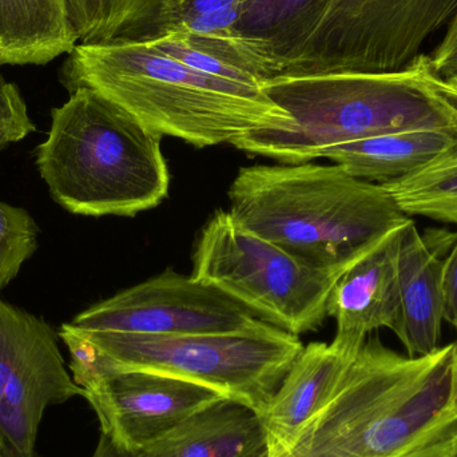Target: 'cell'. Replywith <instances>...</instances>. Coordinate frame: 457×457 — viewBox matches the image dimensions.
<instances>
[{"mask_svg":"<svg viewBox=\"0 0 457 457\" xmlns=\"http://www.w3.org/2000/svg\"><path fill=\"white\" fill-rule=\"evenodd\" d=\"M439 86L443 94L457 96V75H455V77L448 78V79H439Z\"/></svg>","mask_w":457,"mask_h":457,"instance_id":"f546056e","label":"cell"},{"mask_svg":"<svg viewBox=\"0 0 457 457\" xmlns=\"http://www.w3.org/2000/svg\"><path fill=\"white\" fill-rule=\"evenodd\" d=\"M265 322L221 290L168 269L80 312L70 324L83 332L192 336L245 332Z\"/></svg>","mask_w":457,"mask_h":457,"instance_id":"9c48e42d","label":"cell"},{"mask_svg":"<svg viewBox=\"0 0 457 457\" xmlns=\"http://www.w3.org/2000/svg\"><path fill=\"white\" fill-rule=\"evenodd\" d=\"M261 88L292 117V128L257 131L233 146L279 163L312 162L327 147L400 131L457 136V109L426 55L399 71L284 74Z\"/></svg>","mask_w":457,"mask_h":457,"instance_id":"7a4b0ae2","label":"cell"},{"mask_svg":"<svg viewBox=\"0 0 457 457\" xmlns=\"http://www.w3.org/2000/svg\"><path fill=\"white\" fill-rule=\"evenodd\" d=\"M120 368L153 370L219 392L262 416L303 352L300 337L270 322L245 332L141 336L83 332L62 324Z\"/></svg>","mask_w":457,"mask_h":457,"instance_id":"5b68a950","label":"cell"},{"mask_svg":"<svg viewBox=\"0 0 457 457\" xmlns=\"http://www.w3.org/2000/svg\"><path fill=\"white\" fill-rule=\"evenodd\" d=\"M59 79L69 93L90 88L153 133L195 147L234 145L249 134L293 125L262 88L204 74L150 40L78 43Z\"/></svg>","mask_w":457,"mask_h":457,"instance_id":"6da1fadb","label":"cell"},{"mask_svg":"<svg viewBox=\"0 0 457 457\" xmlns=\"http://www.w3.org/2000/svg\"><path fill=\"white\" fill-rule=\"evenodd\" d=\"M78 43L67 0H0V64H47Z\"/></svg>","mask_w":457,"mask_h":457,"instance_id":"ac0fdd59","label":"cell"},{"mask_svg":"<svg viewBox=\"0 0 457 457\" xmlns=\"http://www.w3.org/2000/svg\"><path fill=\"white\" fill-rule=\"evenodd\" d=\"M187 2V0H174V4H176L177 11H179V7H181V5H184L185 3Z\"/></svg>","mask_w":457,"mask_h":457,"instance_id":"836d02e7","label":"cell"},{"mask_svg":"<svg viewBox=\"0 0 457 457\" xmlns=\"http://www.w3.org/2000/svg\"><path fill=\"white\" fill-rule=\"evenodd\" d=\"M457 440V423L432 439L431 442L400 457H453Z\"/></svg>","mask_w":457,"mask_h":457,"instance_id":"83f0119b","label":"cell"},{"mask_svg":"<svg viewBox=\"0 0 457 457\" xmlns=\"http://www.w3.org/2000/svg\"><path fill=\"white\" fill-rule=\"evenodd\" d=\"M453 344V408H455L457 413V340Z\"/></svg>","mask_w":457,"mask_h":457,"instance_id":"4dcf8cb0","label":"cell"},{"mask_svg":"<svg viewBox=\"0 0 457 457\" xmlns=\"http://www.w3.org/2000/svg\"><path fill=\"white\" fill-rule=\"evenodd\" d=\"M445 320L457 329V239L445 258Z\"/></svg>","mask_w":457,"mask_h":457,"instance_id":"4316f807","label":"cell"},{"mask_svg":"<svg viewBox=\"0 0 457 457\" xmlns=\"http://www.w3.org/2000/svg\"><path fill=\"white\" fill-rule=\"evenodd\" d=\"M457 147L456 134L440 130L400 131L327 147L325 158L351 176L386 184L410 176Z\"/></svg>","mask_w":457,"mask_h":457,"instance_id":"e0dca14e","label":"cell"},{"mask_svg":"<svg viewBox=\"0 0 457 457\" xmlns=\"http://www.w3.org/2000/svg\"><path fill=\"white\" fill-rule=\"evenodd\" d=\"M242 0H187L177 11L170 32L253 75L262 85L273 78L269 64L239 34Z\"/></svg>","mask_w":457,"mask_h":457,"instance_id":"ffe728a7","label":"cell"},{"mask_svg":"<svg viewBox=\"0 0 457 457\" xmlns=\"http://www.w3.org/2000/svg\"><path fill=\"white\" fill-rule=\"evenodd\" d=\"M451 349L453 344L427 356H403L370 336L329 404L287 457H348L361 432L418 386Z\"/></svg>","mask_w":457,"mask_h":457,"instance_id":"8fae6325","label":"cell"},{"mask_svg":"<svg viewBox=\"0 0 457 457\" xmlns=\"http://www.w3.org/2000/svg\"><path fill=\"white\" fill-rule=\"evenodd\" d=\"M429 64L439 79L445 80L457 75V12L451 21L442 45L436 48L434 55L429 56Z\"/></svg>","mask_w":457,"mask_h":457,"instance_id":"484cf974","label":"cell"},{"mask_svg":"<svg viewBox=\"0 0 457 457\" xmlns=\"http://www.w3.org/2000/svg\"><path fill=\"white\" fill-rule=\"evenodd\" d=\"M58 335L70 353L72 378L96 411L102 435L134 455L225 399L184 378L115 367L63 325Z\"/></svg>","mask_w":457,"mask_h":457,"instance_id":"ba28073f","label":"cell"},{"mask_svg":"<svg viewBox=\"0 0 457 457\" xmlns=\"http://www.w3.org/2000/svg\"><path fill=\"white\" fill-rule=\"evenodd\" d=\"M83 396L43 317L0 297V450L34 453L46 410Z\"/></svg>","mask_w":457,"mask_h":457,"instance_id":"30bf717a","label":"cell"},{"mask_svg":"<svg viewBox=\"0 0 457 457\" xmlns=\"http://www.w3.org/2000/svg\"><path fill=\"white\" fill-rule=\"evenodd\" d=\"M332 0H242L239 34L262 56L273 78L303 50ZM271 79V78H270Z\"/></svg>","mask_w":457,"mask_h":457,"instance_id":"d6986e66","label":"cell"},{"mask_svg":"<svg viewBox=\"0 0 457 457\" xmlns=\"http://www.w3.org/2000/svg\"><path fill=\"white\" fill-rule=\"evenodd\" d=\"M162 136L90 88L51 112L35 165L51 198L86 217H136L169 195Z\"/></svg>","mask_w":457,"mask_h":457,"instance_id":"277c9868","label":"cell"},{"mask_svg":"<svg viewBox=\"0 0 457 457\" xmlns=\"http://www.w3.org/2000/svg\"><path fill=\"white\" fill-rule=\"evenodd\" d=\"M456 12L457 0H332L281 75L399 71Z\"/></svg>","mask_w":457,"mask_h":457,"instance_id":"52a82bcc","label":"cell"},{"mask_svg":"<svg viewBox=\"0 0 457 457\" xmlns=\"http://www.w3.org/2000/svg\"><path fill=\"white\" fill-rule=\"evenodd\" d=\"M346 270L301 260L219 211L198 237L192 276L300 336L319 329L329 317L330 295Z\"/></svg>","mask_w":457,"mask_h":457,"instance_id":"8992f818","label":"cell"},{"mask_svg":"<svg viewBox=\"0 0 457 457\" xmlns=\"http://www.w3.org/2000/svg\"><path fill=\"white\" fill-rule=\"evenodd\" d=\"M39 233L26 209L0 203V290L16 278L24 262L35 254Z\"/></svg>","mask_w":457,"mask_h":457,"instance_id":"603a6c76","label":"cell"},{"mask_svg":"<svg viewBox=\"0 0 457 457\" xmlns=\"http://www.w3.org/2000/svg\"><path fill=\"white\" fill-rule=\"evenodd\" d=\"M381 185L408 217L457 225V147L410 176Z\"/></svg>","mask_w":457,"mask_h":457,"instance_id":"7402d4cb","label":"cell"},{"mask_svg":"<svg viewBox=\"0 0 457 457\" xmlns=\"http://www.w3.org/2000/svg\"><path fill=\"white\" fill-rule=\"evenodd\" d=\"M0 457H35V453H21L10 445H4L0 450Z\"/></svg>","mask_w":457,"mask_h":457,"instance_id":"1f68e13d","label":"cell"},{"mask_svg":"<svg viewBox=\"0 0 457 457\" xmlns=\"http://www.w3.org/2000/svg\"><path fill=\"white\" fill-rule=\"evenodd\" d=\"M265 453L260 416L241 403L222 399L136 457H262Z\"/></svg>","mask_w":457,"mask_h":457,"instance_id":"2e32d148","label":"cell"},{"mask_svg":"<svg viewBox=\"0 0 457 457\" xmlns=\"http://www.w3.org/2000/svg\"><path fill=\"white\" fill-rule=\"evenodd\" d=\"M453 349L407 396L361 432L348 457H400L431 442L457 423Z\"/></svg>","mask_w":457,"mask_h":457,"instance_id":"9a60e30c","label":"cell"},{"mask_svg":"<svg viewBox=\"0 0 457 457\" xmlns=\"http://www.w3.org/2000/svg\"><path fill=\"white\" fill-rule=\"evenodd\" d=\"M79 43L153 40L166 35L177 15L174 0H67Z\"/></svg>","mask_w":457,"mask_h":457,"instance_id":"44dd1931","label":"cell"},{"mask_svg":"<svg viewBox=\"0 0 457 457\" xmlns=\"http://www.w3.org/2000/svg\"><path fill=\"white\" fill-rule=\"evenodd\" d=\"M410 222L386 234L352 265L330 295L328 316L336 320L332 344L349 356L356 357L376 330L388 328L395 333L399 327L397 249Z\"/></svg>","mask_w":457,"mask_h":457,"instance_id":"4fadbf2b","label":"cell"},{"mask_svg":"<svg viewBox=\"0 0 457 457\" xmlns=\"http://www.w3.org/2000/svg\"><path fill=\"white\" fill-rule=\"evenodd\" d=\"M445 96H447L451 102H453V106H455L457 109V96H451V94H445Z\"/></svg>","mask_w":457,"mask_h":457,"instance_id":"d6a6232c","label":"cell"},{"mask_svg":"<svg viewBox=\"0 0 457 457\" xmlns=\"http://www.w3.org/2000/svg\"><path fill=\"white\" fill-rule=\"evenodd\" d=\"M150 42L171 58L177 59V61L182 62L187 66L204 72V74L227 80V82L237 83V85L261 88L260 80L255 79L253 75L231 66L227 62L221 61V59L201 50V48L195 47L187 37L176 34V32L162 35V37L150 40Z\"/></svg>","mask_w":457,"mask_h":457,"instance_id":"cb8c5ba5","label":"cell"},{"mask_svg":"<svg viewBox=\"0 0 457 457\" xmlns=\"http://www.w3.org/2000/svg\"><path fill=\"white\" fill-rule=\"evenodd\" d=\"M456 239L457 233L445 228H428L421 233L413 220L400 237V321L395 333L407 349V356H427L440 348L445 321V263Z\"/></svg>","mask_w":457,"mask_h":457,"instance_id":"7c38bea8","label":"cell"},{"mask_svg":"<svg viewBox=\"0 0 457 457\" xmlns=\"http://www.w3.org/2000/svg\"><path fill=\"white\" fill-rule=\"evenodd\" d=\"M228 200V213L239 225L321 268H351L412 220L383 185L356 179L336 163L241 169Z\"/></svg>","mask_w":457,"mask_h":457,"instance_id":"3957f363","label":"cell"},{"mask_svg":"<svg viewBox=\"0 0 457 457\" xmlns=\"http://www.w3.org/2000/svg\"><path fill=\"white\" fill-rule=\"evenodd\" d=\"M37 131L21 91L0 75V150Z\"/></svg>","mask_w":457,"mask_h":457,"instance_id":"d4e9b609","label":"cell"},{"mask_svg":"<svg viewBox=\"0 0 457 457\" xmlns=\"http://www.w3.org/2000/svg\"><path fill=\"white\" fill-rule=\"evenodd\" d=\"M93 457H136L130 451L115 445L110 437L102 435Z\"/></svg>","mask_w":457,"mask_h":457,"instance_id":"f1b7e54d","label":"cell"},{"mask_svg":"<svg viewBox=\"0 0 457 457\" xmlns=\"http://www.w3.org/2000/svg\"><path fill=\"white\" fill-rule=\"evenodd\" d=\"M354 359L332 343L303 346L261 416L266 436L262 457L292 453L303 431L329 404Z\"/></svg>","mask_w":457,"mask_h":457,"instance_id":"5bb4252c","label":"cell"},{"mask_svg":"<svg viewBox=\"0 0 457 457\" xmlns=\"http://www.w3.org/2000/svg\"><path fill=\"white\" fill-rule=\"evenodd\" d=\"M453 457H457V440H456V448H455V453H453Z\"/></svg>","mask_w":457,"mask_h":457,"instance_id":"e575fe53","label":"cell"}]
</instances>
